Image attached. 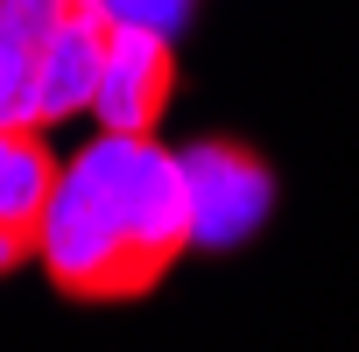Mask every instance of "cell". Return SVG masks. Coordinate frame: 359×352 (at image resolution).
Listing matches in <instances>:
<instances>
[{
	"label": "cell",
	"mask_w": 359,
	"mask_h": 352,
	"mask_svg": "<svg viewBox=\"0 0 359 352\" xmlns=\"http://www.w3.org/2000/svg\"><path fill=\"white\" fill-rule=\"evenodd\" d=\"M191 247H198V205L184 148H162V134L99 127L71 162H57L36 268L64 303L85 310L141 303L169 282V268Z\"/></svg>",
	"instance_id": "6da1fadb"
},
{
	"label": "cell",
	"mask_w": 359,
	"mask_h": 352,
	"mask_svg": "<svg viewBox=\"0 0 359 352\" xmlns=\"http://www.w3.org/2000/svg\"><path fill=\"white\" fill-rule=\"evenodd\" d=\"M113 15L99 0H0V120L64 127L92 113Z\"/></svg>",
	"instance_id": "7a4b0ae2"
},
{
	"label": "cell",
	"mask_w": 359,
	"mask_h": 352,
	"mask_svg": "<svg viewBox=\"0 0 359 352\" xmlns=\"http://www.w3.org/2000/svg\"><path fill=\"white\" fill-rule=\"evenodd\" d=\"M191 205H198V247H240L275 212V169L233 134H205L184 148Z\"/></svg>",
	"instance_id": "3957f363"
},
{
	"label": "cell",
	"mask_w": 359,
	"mask_h": 352,
	"mask_svg": "<svg viewBox=\"0 0 359 352\" xmlns=\"http://www.w3.org/2000/svg\"><path fill=\"white\" fill-rule=\"evenodd\" d=\"M176 36L148 29V22H113L106 64H99V92H92V120L120 127V134H155L169 99H176Z\"/></svg>",
	"instance_id": "277c9868"
},
{
	"label": "cell",
	"mask_w": 359,
	"mask_h": 352,
	"mask_svg": "<svg viewBox=\"0 0 359 352\" xmlns=\"http://www.w3.org/2000/svg\"><path fill=\"white\" fill-rule=\"evenodd\" d=\"M50 191H57L50 127H15V120H0V282L36 261Z\"/></svg>",
	"instance_id": "5b68a950"
},
{
	"label": "cell",
	"mask_w": 359,
	"mask_h": 352,
	"mask_svg": "<svg viewBox=\"0 0 359 352\" xmlns=\"http://www.w3.org/2000/svg\"><path fill=\"white\" fill-rule=\"evenodd\" d=\"M99 8L113 15V22H148V29H184V15H191V0H99Z\"/></svg>",
	"instance_id": "8992f818"
}]
</instances>
